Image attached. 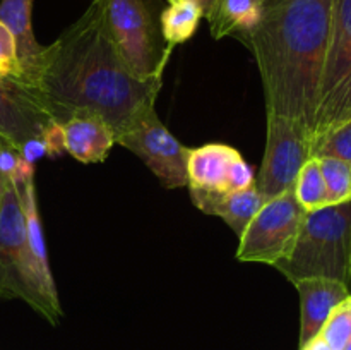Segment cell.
I'll return each mask as SVG.
<instances>
[{
	"mask_svg": "<svg viewBox=\"0 0 351 350\" xmlns=\"http://www.w3.org/2000/svg\"><path fill=\"white\" fill-rule=\"evenodd\" d=\"M161 84L163 78L144 81L127 67L110 38L103 2L91 0L86 12L43 48L19 86L53 122L96 117L119 139L154 110Z\"/></svg>",
	"mask_w": 351,
	"mask_h": 350,
	"instance_id": "6da1fadb",
	"label": "cell"
},
{
	"mask_svg": "<svg viewBox=\"0 0 351 350\" xmlns=\"http://www.w3.org/2000/svg\"><path fill=\"white\" fill-rule=\"evenodd\" d=\"M335 0H267L240 34L256 58L271 115L302 124L312 136Z\"/></svg>",
	"mask_w": 351,
	"mask_h": 350,
	"instance_id": "7a4b0ae2",
	"label": "cell"
},
{
	"mask_svg": "<svg viewBox=\"0 0 351 350\" xmlns=\"http://www.w3.org/2000/svg\"><path fill=\"white\" fill-rule=\"evenodd\" d=\"M26 302L51 325L62 312L55 283L45 280L31 253L19 187L10 178L0 201V301Z\"/></svg>",
	"mask_w": 351,
	"mask_h": 350,
	"instance_id": "3957f363",
	"label": "cell"
},
{
	"mask_svg": "<svg viewBox=\"0 0 351 350\" xmlns=\"http://www.w3.org/2000/svg\"><path fill=\"white\" fill-rule=\"evenodd\" d=\"M351 261V201L305 215L293 247L274 264L291 283L308 278L348 283Z\"/></svg>",
	"mask_w": 351,
	"mask_h": 350,
	"instance_id": "277c9868",
	"label": "cell"
},
{
	"mask_svg": "<svg viewBox=\"0 0 351 350\" xmlns=\"http://www.w3.org/2000/svg\"><path fill=\"white\" fill-rule=\"evenodd\" d=\"M110 38L127 67L139 79L163 78L173 48L161 33L158 0H101Z\"/></svg>",
	"mask_w": 351,
	"mask_h": 350,
	"instance_id": "5b68a950",
	"label": "cell"
},
{
	"mask_svg": "<svg viewBox=\"0 0 351 350\" xmlns=\"http://www.w3.org/2000/svg\"><path fill=\"white\" fill-rule=\"evenodd\" d=\"M351 120V0H335L311 151L336 127Z\"/></svg>",
	"mask_w": 351,
	"mask_h": 350,
	"instance_id": "8992f818",
	"label": "cell"
},
{
	"mask_svg": "<svg viewBox=\"0 0 351 350\" xmlns=\"http://www.w3.org/2000/svg\"><path fill=\"white\" fill-rule=\"evenodd\" d=\"M305 215L293 191L267 199L239 237L237 259L274 266L291 250Z\"/></svg>",
	"mask_w": 351,
	"mask_h": 350,
	"instance_id": "52a82bcc",
	"label": "cell"
},
{
	"mask_svg": "<svg viewBox=\"0 0 351 350\" xmlns=\"http://www.w3.org/2000/svg\"><path fill=\"white\" fill-rule=\"evenodd\" d=\"M312 158L311 134L302 124L267 113L266 150L256 175V187L264 199L293 191L298 172Z\"/></svg>",
	"mask_w": 351,
	"mask_h": 350,
	"instance_id": "ba28073f",
	"label": "cell"
},
{
	"mask_svg": "<svg viewBox=\"0 0 351 350\" xmlns=\"http://www.w3.org/2000/svg\"><path fill=\"white\" fill-rule=\"evenodd\" d=\"M117 144L132 151L156 175L165 189L187 187V153L185 148L151 110L141 117Z\"/></svg>",
	"mask_w": 351,
	"mask_h": 350,
	"instance_id": "9c48e42d",
	"label": "cell"
},
{
	"mask_svg": "<svg viewBox=\"0 0 351 350\" xmlns=\"http://www.w3.org/2000/svg\"><path fill=\"white\" fill-rule=\"evenodd\" d=\"M53 120L48 119L19 84L0 78V139L34 165L48 156L43 136Z\"/></svg>",
	"mask_w": 351,
	"mask_h": 350,
	"instance_id": "30bf717a",
	"label": "cell"
},
{
	"mask_svg": "<svg viewBox=\"0 0 351 350\" xmlns=\"http://www.w3.org/2000/svg\"><path fill=\"white\" fill-rule=\"evenodd\" d=\"M240 158L242 154L228 144L211 143L199 148H189V192H202V194L230 192V177Z\"/></svg>",
	"mask_w": 351,
	"mask_h": 350,
	"instance_id": "8fae6325",
	"label": "cell"
},
{
	"mask_svg": "<svg viewBox=\"0 0 351 350\" xmlns=\"http://www.w3.org/2000/svg\"><path fill=\"white\" fill-rule=\"evenodd\" d=\"M300 297V336L298 349L321 333L332 309L350 295L348 287L341 281L328 278H308L293 283Z\"/></svg>",
	"mask_w": 351,
	"mask_h": 350,
	"instance_id": "7c38bea8",
	"label": "cell"
},
{
	"mask_svg": "<svg viewBox=\"0 0 351 350\" xmlns=\"http://www.w3.org/2000/svg\"><path fill=\"white\" fill-rule=\"evenodd\" d=\"M60 126L64 151L84 165L103 163L117 144L108 124L96 117H74Z\"/></svg>",
	"mask_w": 351,
	"mask_h": 350,
	"instance_id": "4fadbf2b",
	"label": "cell"
},
{
	"mask_svg": "<svg viewBox=\"0 0 351 350\" xmlns=\"http://www.w3.org/2000/svg\"><path fill=\"white\" fill-rule=\"evenodd\" d=\"M195 208L206 215L221 218L237 235H242L243 230L256 216L266 199L257 191L256 184L243 191L219 192V194H202V192H189Z\"/></svg>",
	"mask_w": 351,
	"mask_h": 350,
	"instance_id": "5bb4252c",
	"label": "cell"
},
{
	"mask_svg": "<svg viewBox=\"0 0 351 350\" xmlns=\"http://www.w3.org/2000/svg\"><path fill=\"white\" fill-rule=\"evenodd\" d=\"M31 9H33V0H0V21L9 27L17 45L21 78L16 84H21L33 72L45 48L34 38Z\"/></svg>",
	"mask_w": 351,
	"mask_h": 350,
	"instance_id": "9a60e30c",
	"label": "cell"
},
{
	"mask_svg": "<svg viewBox=\"0 0 351 350\" xmlns=\"http://www.w3.org/2000/svg\"><path fill=\"white\" fill-rule=\"evenodd\" d=\"M267 0H218L215 12L208 19L215 40L235 36L252 30L263 14Z\"/></svg>",
	"mask_w": 351,
	"mask_h": 350,
	"instance_id": "2e32d148",
	"label": "cell"
},
{
	"mask_svg": "<svg viewBox=\"0 0 351 350\" xmlns=\"http://www.w3.org/2000/svg\"><path fill=\"white\" fill-rule=\"evenodd\" d=\"M202 17V10L192 0H170L160 17L165 43L175 48L191 40Z\"/></svg>",
	"mask_w": 351,
	"mask_h": 350,
	"instance_id": "e0dca14e",
	"label": "cell"
},
{
	"mask_svg": "<svg viewBox=\"0 0 351 350\" xmlns=\"http://www.w3.org/2000/svg\"><path fill=\"white\" fill-rule=\"evenodd\" d=\"M293 192L297 201L307 213L317 211V209L329 206L328 191H326L324 178H322L319 160L315 156L308 158L298 177L295 180Z\"/></svg>",
	"mask_w": 351,
	"mask_h": 350,
	"instance_id": "ac0fdd59",
	"label": "cell"
},
{
	"mask_svg": "<svg viewBox=\"0 0 351 350\" xmlns=\"http://www.w3.org/2000/svg\"><path fill=\"white\" fill-rule=\"evenodd\" d=\"M322 178L328 191L329 206L351 201V168L348 163L332 156H319Z\"/></svg>",
	"mask_w": 351,
	"mask_h": 350,
	"instance_id": "d6986e66",
	"label": "cell"
},
{
	"mask_svg": "<svg viewBox=\"0 0 351 350\" xmlns=\"http://www.w3.org/2000/svg\"><path fill=\"white\" fill-rule=\"evenodd\" d=\"M317 336L332 350H343L351 342V295L332 309Z\"/></svg>",
	"mask_w": 351,
	"mask_h": 350,
	"instance_id": "ffe728a7",
	"label": "cell"
},
{
	"mask_svg": "<svg viewBox=\"0 0 351 350\" xmlns=\"http://www.w3.org/2000/svg\"><path fill=\"white\" fill-rule=\"evenodd\" d=\"M312 156H332L345 161L351 168V120L343 126L336 127L332 132H329L324 139L315 148Z\"/></svg>",
	"mask_w": 351,
	"mask_h": 350,
	"instance_id": "44dd1931",
	"label": "cell"
},
{
	"mask_svg": "<svg viewBox=\"0 0 351 350\" xmlns=\"http://www.w3.org/2000/svg\"><path fill=\"white\" fill-rule=\"evenodd\" d=\"M0 78L12 82H17L21 78L16 40L2 21H0Z\"/></svg>",
	"mask_w": 351,
	"mask_h": 350,
	"instance_id": "7402d4cb",
	"label": "cell"
},
{
	"mask_svg": "<svg viewBox=\"0 0 351 350\" xmlns=\"http://www.w3.org/2000/svg\"><path fill=\"white\" fill-rule=\"evenodd\" d=\"M192 2L197 3L199 9L202 10V16H204L206 19H209L211 14L215 12V7L216 3H218V0H192Z\"/></svg>",
	"mask_w": 351,
	"mask_h": 350,
	"instance_id": "603a6c76",
	"label": "cell"
},
{
	"mask_svg": "<svg viewBox=\"0 0 351 350\" xmlns=\"http://www.w3.org/2000/svg\"><path fill=\"white\" fill-rule=\"evenodd\" d=\"M298 350H332V349L321 338V336H315V338H312L311 342L305 343V345Z\"/></svg>",
	"mask_w": 351,
	"mask_h": 350,
	"instance_id": "cb8c5ba5",
	"label": "cell"
},
{
	"mask_svg": "<svg viewBox=\"0 0 351 350\" xmlns=\"http://www.w3.org/2000/svg\"><path fill=\"white\" fill-rule=\"evenodd\" d=\"M10 178H7L5 175L2 174V172H0V201H2V196H3V191H5V185H7V182H9Z\"/></svg>",
	"mask_w": 351,
	"mask_h": 350,
	"instance_id": "d4e9b609",
	"label": "cell"
},
{
	"mask_svg": "<svg viewBox=\"0 0 351 350\" xmlns=\"http://www.w3.org/2000/svg\"><path fill=\"white\" fill-rule=\"evenodd\" d=\"M346 287H348V292L351 295V261H350V278H348V283H346Z\"/></svg>",
	"mask_w": 351,
	"mask_h": 350,
	"instance_id": "484cf974",
	"label": "cell"
},
{
	"mask_svg": "<svg viewBox=\"0 0 351 350\" xmlns=\"http://www.w3.org/2000/svg\"><path fill=\"white\" fill-rule=\"evenodd\" d=\"M343 350H351V342H350V343H348V345H346V347H345V349H343Z\"/></svg>",
	"mask_w": 351,
	"mask_h": 350,
	"instance_id": "4316f807",
	"label": "cell"
},
{
	"mask_svg": "<svg viewBox=\"0 0 351 350\" xmlns=\"http://www.w3.org/2000/svg\"><path fill=\"white\" fill-rule=\"evenodd\" d=\"M168 2H170V0H168Z\"/></svg>",
	"mask_w": 351,
	"mask_h": 350,
	"instance_id": "83f0119b",
	"label": "cell"
}]
</instances>
